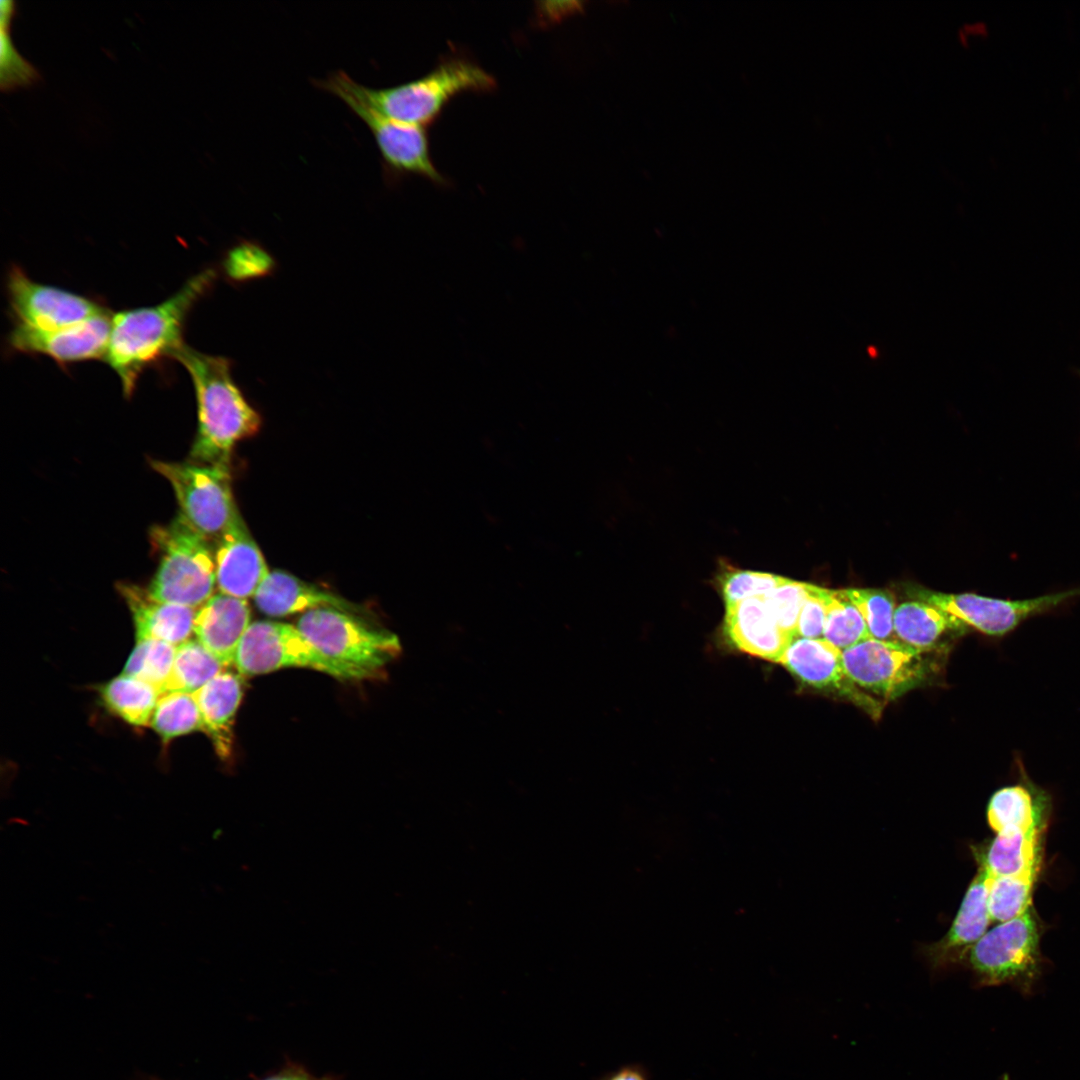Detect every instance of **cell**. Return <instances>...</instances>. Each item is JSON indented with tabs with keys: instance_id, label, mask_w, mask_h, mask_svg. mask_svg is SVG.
Segmentation results:
<instances>
[{
	"instance_id": "obj_1",
	"label": "cell",
	"mask_w": 1080,
	"mask_h": 1080,
	"mask_svg": "<svg viewBox=\"0 0 1080 1080\" xmlns=\"http://www.w3.org/2000/svg\"><path fill=\"white\" fill-rule=\"evenodd\" d=\"M215 278V271L206 269L160 304L121 311L112 317L104 359L119 377L127 398L146 367L160 358H173L185 344L183 330L189 312Z\"/></svg>"
},
{
	"instance_id": "obj_2",
	"label": "cell",
	"mask_w": 1080,
	"mask_h": 1080,
	"mask_svg": "<svg viewBox=\"0 0 1080 1080\" xmlns=\"http://www.w3.org/2000/svg\"><path fill=\"white\" fill-rule=\"evenodd\" d=\"M173 358L187 370L196 395L198 428L189 461L230 464L235 444L256 434L261 426L259 413L233 379L231 360L187 344Z\"/></svg>"
},
{
	"instance_id": "obj_3",
	"label": "cell",
	"mask_w": 1080,
	"mask_h": 1080,
	"mask_svg": "<svg viewBox=\"0 0 1080 1080\" xmlns=\"http://www.w3.org/2000/svg\"><path fill=\"white\" fill-rule=\"evenodd\" d=\"M327 77L381 115L423 127L434 122L456 95L489 92L496 87L490 73L469 58L456 55L442 59L420 78L386 88L364 86L342 70Z\"/></svg>"
},
{
	"instance_id": "obj_4",
	"label": "cell",
	"mask_w": 1080,
	"mask_h": 1080,
	"mask_svg": "<svg viewBox=\"0 0 1080 1080\" xmlns=\"http://www.w3.org/2000/svg\"><path fill=\"white\" fill-rule=\"evenodd\" d=\"M149 538L160 557L147 587L149 594L161 601L199 608L216 586L210 541L180 513L170 523L152 527Z\"/></svg>"
},
{
	"instance_id": "obj_5",
	"label": "cell",
	"mask_w": 1080,
	"mask_h": 1080,
	"mask_svg": "<svg viewBox=\"0 0 1080 1080\" xmlns=\"http://www.w3.org/2000/svg\"><path fill=\"white\" fill-rule=\"evenodd\" d=\"M915 600L929 603L979 633L1003 638L1024 622L1063 612L1080 598V588H1070L1025 599H1001L974 593L948 594L912 586Z\"/></svg>"
},
{
	"instance_id": "obj_6",
	"label": "cell",
	"mask_w": 1080,
	"mask_h": 1080,
	"mask_svg": "<svg viewBox=\"0 0 1080 1080\" xmlns=\"http://www.w3.org/2000/svg\"><path fill=\"white\" fill-rule=\"evenodd\" d=\"M296 627L320 653L372 676L401 652L395 634L373 628L358 616L337 609L307 611L299 617Z\"/></svg>"
},
{
	"instance_id": "obj_7",
	"label": "cell",
	"mask_w": 1080,
	"mask_h": 1080,
	"mask_svg": "<svg viewBox=\"0 0 1080 1080\" xmlns=\"http://www.w3.org/2000/svg\"><path fill=\"white\" fill-rule=\"evenodd\" d=\"M233 665L246 676L285 667L310 668L341 680L373 677L367 671L335 661L320 653L296 626L272 621L250 624L235 654Z\"/></svg>"
},
{
	"instance_id": "obj_8",
	"label": "cell",
	"mask_w": 1080,
	"mask_h": 1080,
	"mask_svg": "<svg viewBox=\"0 0 1080 1080\" xmlns=\"http://www.w3.org/2000/svg\"><path fill=\"white\" fill-rule=\"evenodd\" d=\"M150 465L171 484L179 513L215 542L239 512L232 494L229 464L150 460Z\"/></svg>"
},
{
	"instance_id": "obj_9",
	"label": "cell",
	"mask_w": 1080,
	"mask_h": 1080,
	"mask_svg": "<svg viewBox=\"0 0 1080 1080\" xmlns=\"http://www.w3.org/2000/svg\"><path fill=\"white\" fill-rule=\"evenodd\" d=\"M313 84L340 98L369 128L379 150L385 179L416 175L435 184L447 183L430 155L426 127L389 119L327 77Z\"/></svg>"
},
{
	"instance_id": "obj_10",
	"label": "cell",
	"mask_w": 1080,
	"mask_h": 1080,
	"mask_svg": "<svg viewBox=\"0 0 1080 1080\" xmlns=\"http://www.w3.org/2000/svg\"><path fill=\"white\" fill-rule=\"evenodd\" d=\"M923 651L897 640L869 638L842 651L845 669L862 690L890 700L925 681Z\"/></svg>"
},
{
	"instance_id": "obj_11",
	"label": "cell",
	"mask_w": 1080,
	"mask_h": 1080,
	"mask_svg": "<svg viewBox=\"0 0 1080 1080\" xmlns=\"http://www.w3.org/2000/svg\"><path fill=\"white\" fill-rule=\"evenodd\" d=\"M1038 962L1039 930L1030 910L986 932L969 952V963L982 985L1029 981Z\"/></svg>"
},
{
	"instance_id": "obj_12",
	"label": "cell",
	"mask_w": 1080,
	"mask_h": 1080,
	"mask_svg": "<svg viewBox=\"0 0 1080 1080\" xmlns=\"http://www.w3.org/2000/svg\"><path fill=\"white\" fill-rule=\"evenodd\" d=\"M7 290L17 324L32 329H59L108 313L89 298L33 281L16 266L8 273Z\"/></svg>"
},
{
	"instance_id": "obj_13",
	"label": "cell",
	"mask_w": 1080,
	"mask_h": 1080,
	"mask_svg": "<svg viewBox=\"0 0 1080 1080\" xmlns=\"http://www.w3.org/2000/svg\"><path fill=\"white\" fill-rule=\"evenodd\" d=\"M779 664L804 684L838 696L879 718L882 702L857 686L848 675L842 650L824 639L795 638Z\"/></svg>"
},
{
	"instance_id": "obj_14",
	"label": "cell",
	"mask_w": 1080,
	"mask_h": 1080,
	"mask_svg": "<svg viewBox=\"0 0 1080 1080\" xmlns=\"http://www.w3.org/2000/svg\"><path fill=\"white\" fill-rule=\"evenodd\" d=\"M111 325L109 313L52 330L17 324L8 342L15 351L43 354L62 364L99 359L106 356Z\"/></svg>"
},
{
	"instance_id": "obj_15",
	"label": "cell",
	"mask_w": 1080,
	"mask_h": 1080,
	"mask_svg": "<svg viewBox=\"0 0 1080 1080\" xmlns=\"http://www.w3.org/2000/svg\"><path fill=\"white\" fill-rule=\"evenodd\" d=\"M214 560L219 592L241 599L254 597L270 573L239 512L215 541Z\"/></svg>"
},
{
	"instance_id": "obj_16",
	"label": "cell",
	"mask_w": 1080,
	"mask_h": 1080,
	"mask_svg": "<svg viewBox=\"0 0 1080 1080\" xmlns=\"http://www.w3.org/2000/svg\"><path fill=\"white\" fill-rule=\"evenodd\" d=\"M725 607L723 631L729 643L741 652L779 664L795 638L777 624L764 598Z\"/></svg>"
},
{
	"instance_id": "obj_17",
	"label": "cell",
	"mask_w": 1080,
	"mask_h": 1080,
	"mask_svg": "<svg viewBox=\"0 0 1080 1080\" xmlns=\"http://www.w3.org/2000/svg\"><path fill=\"white\" fill-rule=\"evenodd\" d=\"M246 599L223 593L213 594L196 609V639L224 666L233 664L237 648L250 626Z\"/></svg>"
},
{
	"instance_id": "obj_18",
	"label": "cell",
	"mask_w": 1080,
	"mask_h": 1080,
	"mask_svg": "<svg viewBox=\"0 0 1080 1080\" xmlns=\"http://www.w3.org/2000/svg\"><path fill=\"white\" fill-rule=\"evenodd\" d=\"M117 588L131 612L137 641L156 639L178 646L190 639L196 609L155 599L135 584L119 583Z\"/></svg>"
},
{
	"instance_id": "obj_19",
	"label": "cell",
	"mask_w": 1080,
	"mask_h": 1080,
	"mask_svg": "<svg viewBox=\"0 0 1080 1080\" xmlns=\"http://www.w3.org/2000/svg\"><path fill=\"white\" fill-rule=\"evenodd\" d=\"M253 598L258 609L270 616H287L319 608L351 614L362 612L354 603L280 570L268 574Z\"/></svg>"
},
{
	"instance_id": "obj_20",
	"label": "cell",
	"mask_w": 1080,
	"mask_h": 1080,
	"mask_svg": "<svg viewBox=\"0 0 1080 1080\" xmlns=\"http://www.w3.org/2000/svg\"><path fill=\"white\" fill-rule=\"evenodd\" d=\"M987 876V871L980 866L949 931L929 948L934 965L946 966L961 960L986 933L991 921L987 906Z\"/></svg>"
},
{
	"instance_id": "obj_21",
	"label": "cell",
	"mask_w": 1080,
	"mask_h": 1080,
	"mask_svg": "<svg viewBox=\"0 0 1080 1080\" xmlns=\"http://www.w3.org/2000/svg\"><path fill=\"white\" fill-rule=\"evenodd\" d=\"M1014 764L1019 779L1016 783L998 789L990 798L987 819L997 833L1010 830L1032 831L1037 829L1041 814L1049 797L1029 778L1023 758L1016 752Z\"/></svg>"
},
{
	"instance_id": "obj_22",
	"label": "cell",
	"mask_w": 1080,
	"mask_h": 1080,
	"mask_svg": "<svg viewBox=\"0 0 1080 1080\" xmlns=\"http://www.w3.org/2000/svg\"><path fill=\"white\" fill-rule=\"evenodd\" d=\"M200 710L203 729L217 754L227 758L232 751V724L242 698L238 675L223 671L193 693Z\"/></svg>"
},
{
	"instance_id": "obj_23",
	"label": "cell",
	"mask_w": 1080,
	"mask_h": 1080,
	"mask_svg": "<svg viewBox=\"0 0 1080 1080\" xmlns=\"http://www.w3.org/2000/svg\"><path fill=\"white\" fill-rule=\"evenodd\" d=\"M977 859L990 875H1035L1039 864L1038 829L997 833Z\"/></svg>"
},
{
	"instance_id": "obj_24",
	"label": "cell",
	"mask_w": 1080,
	"mask_h": 1080,
	"mask_svg": "<svg viewBox=\"0 0 1080 1080\" xmlns=\"http://www.w3.org/2000/svg\"><path fill=\"white\" fill-rule=\"evenodd\" d=\"M959 626L951 615L919 600L903 602L894 612L895 640L923 652L932 648L946 630Z\"/></svg>"
},
{
	"instance_id": "obj_25",
	"label": "cell",
	"mask_w": 1080,
	"mask_h": 1080,
	"mask_svg": "<svg viewBox=\"0 0 1080 1080\" xmlns=\"http://www.w3.org/2000/svg\"><path fill=\"white\" fill-rule=\"evenodd\" d=\"M160 691L136 677L121 674L99 688L105 707L133 726L150 725Z\"/></svg>"
},
{
	"instance_id": "obj_26",
	"label": "cell",
	"mask_w": 1080,
	"mask_h": 1080,
	"mask_svg": "<svg viewBox=\"0 0 1080 1080\" xmlns=\"http://www.w3.org/2000/svg\"><path fill=\"white\" fill-rule=\"evenodd\" d=\"M224 667L197 639H189L177 646L172 672L164 692L193 694L222 673Z\"/></svg>"
},
{
	"instance_id": "obj_27",
	"label": "cell",
	"mask_w": 1080,
	"mask_h": 1080,
	"mask_svg": "<svg viewBox=\"0 0 1080 1080\" xmlns=\"http://www.w3.org/2000/svg\"><path fill=\"white\" fill-rule=\"evenodd\" d=\"M819 593L826 608L824 640L843 651L872 638L861 613L842 590L819 587Z\"/></svg>"
},
{
	"instance_id": "obj_28",
	"label": "cell",
	"mask_w": 1080,
	"mask_h": 1080,
	"mask_svg": "<svg viewBox=\"0 0 1080 1080\" xmlns=\"http://www.w3.org/2000/svg\"><path fill=\"white\" fill-rule=\"evenodd\" d=\"M150 725L166 742L203 729L200 710L193 694L179 691L160 694Z\"/></svg>"
},
{
	"instance_id": "obj_29",
	"label": "cell",
	"mask_w": 1080,
	"mask_h": 1080,
	"mask_svg": "<svg viewBox=\"0 0 1080 1080\" xmlns=\"http://www.w3.org/2000/svg\"><path fill=\"white\" fill-rule=\"evenodd\" d=\"M1034 877V874L994 876L988 873L987 906L990 920L1003 923L1030 910Z\"/></svg>"
},
{
	"instance_id": "obj_30",
	"label": "cell",
	"mask_w": 1080,
	"mask_h": 1080,
	"mask_svg": "<svg viewBox=\"0 0 1080 1080\" xmlns=\"http://www.w3.org/2000/svg\"><path fill=\"white\" fill-rule=\"evenodd\" d=\"M176 649L177 646L161 640L137 641L123 674L143 680L163 693L172 672Z\"/></svg>"
},
{
	"instance_id": "obj_31",
	"label": "cell",
	"mask_w": 1080,
	"mask_h": 1080,
	"mask_svg": "<svg viewBox=\"0 0 1080 1080\" xmlns=\"http://www.w3.org/2000/svg\"><path fill=\"white\" fill-rule=\"evenodd\" d=\"M15 10L13 1H1L0 85L3 91L33 85L40 78L36 68L17 51L12 43L9 29Z\"/></svg>"
},
{
	"instance_id": "obj_32",
	"label": "cell",
	"mask_w": 1080,
	"mask_h": 1080,
	"mask_svg": "<svg viewBox=\"0 0 1080 1080\" xmlns=\"http://www.w3.org/2000/svg\"><path fill=\"white\" fill-rule=\"evenodd\" d=\"M842 591L861 613L872 638L895 640L893 618L896 607L890 592L874 588H847Z\"/></svg>"
},
{
	"instance_id": "obj_33",
	"label": "cell",
	"mask_w": 1080,
	"mask_h": 1080,
	"mask_svg": "<svg viewBox=\"0 0 1080 1080\" xmlns=\"http://www.w3.org/2000/svg\"><path fill=\"white\" fill-rule=\"evenodd\" d=\"M786 580L779 575L731 568L719 577V589L725 606L751 598L763 597Z\"/></svg>"
},
{
	"instance_id": "obj_34",
	"label": "cell",
	"mask_w": 1080,
	"mask_h": 1080,
	"mask_svg": "<svg viewBox=\"0 0 1080 1080\" xmlns=\"http://www.w3.org/2000/svg\"><path fill=\"white\" fill-rule=\"evenodd\" d=\"M275 265L273 257L251 241H242L232 247L223 261L226 276L239 283L265 277L273 272Z\"/></svg>"
},
{
	"instance_id": "obj_35",
	"label": "cell",
	"mask_w": 1080,
	"mask_h": 1080,
	"mask_svg": "<svg viewBox=\"0 0 1080 1080\" xmlns=\"http://www.w3.org/2000/svg\"><path fill=\"white\" fill-rule=\"evenodd\" d=\"M808 583L789 578L763 596L777 624L796 638L798 618L807 595Z\"/></svg>"
},
{
	"instance_id": "obj_36",
	"label": "cell",
	"mask_w": 1080,
	"mask_h": 1080,
	"mask_svg": "<svg viewBox=\"0 0 1080 1080\" xmlns=\"http://www.w3.org/2000/svg\"><path fill=\"white\" fill-rule=\"evenodd\" d=\"M796 627V638L823 639L826 608L819 586L809 584Z\"/></svg>"
},
{
	"instance_id": "obj_37",
	"label": "cell",
	"mask_w": 1080,
	"mask_h": 1080,
	"mask_svg": "<svg viewBox=\"0 0 1080 1080\" xmlns=\"http://www.w3.org/2000/svg\"><path fill=\"white\" fill-rule=\"evenodd\" d=\"M599 1080H651V1074L643 1063L633 1062L605 1073Z\"/></svg>"
},
{
	"instance_id": "obj_38",
	"label": "cell",
	"mask_w": 1080,
	"mask_h": 1080,
	"mask_svg": "<svg viewBox=\"0 0 1080 1080\" xmlns=\"http://www.w3.org/2000/svg\"><path fill=\"white\" fill-rule=\"evenodd\" d=\"M262 1080H335L330 1076L315 1077L309 1072L305 1071L295 1065L287 1066L285 1069L278 1073L272 1074Z\"/></svg>"
},
{
	"instance_id": "obj_39",
	"label": "cell",
	"mask_w": 1080,
	"mask_h": 1080,
	"mask_svg": "<svg viewBox=\"0 0 1080 1080\" xmlns=\"http://www.w3.org/2000/svg\"><path fill=\"white\" fill-rule=\"evenodd\" d=\"M1000 1080H1009V1076L1005 1074Z\"/></svg>"
},
{
	"instance_id": "obj_40",
	"label": "cell",
	"mask_w": 1080,
	"mask_h": 1080,
	"mask_svg": "<svg viewBox=\"0 0 1080 1080\" xmlns=\"http://www.w3.org/2000/svg\"><path fill=\"white\" fill-rule=\"evenodd\" d=\"M1079 375H1080V371H1079Z\"/></svg>"
}]
</instances>
